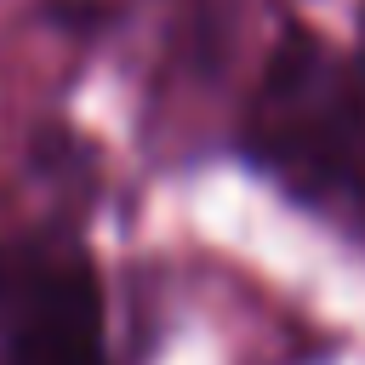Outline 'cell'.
Here are the masks:
<instances>
[{
    "label": "cell",
    "mask_w": 365,
    "mask_h": 365,
    "mask_svg": "<svg viewBox=\"0 0 365 365\" xmlns=\"http://www.w3.org/2000/svg\"><path fill=\"white\" fill-rule=\"evenodd\" d=\"M245 154L319 211H365V63L314 29H285L245 103Z\"/></svg>",
    "instance_id": "1"
},
{
    "label": "cell",
    "mask_w": 365,
    "mask_h": 365,
    "mask_svg": "<svg viewBox=\"0 0 365 365\" xmlns=\"http://www.w3.org/2000/svg\"><path fill=\"white\" fill-rule=\"evenodd\" d=\"M0 365H108L103 291L74 240L29 234L0 251Z\"/></svg>",
    "instance_id": "2"
}]
</instances>
